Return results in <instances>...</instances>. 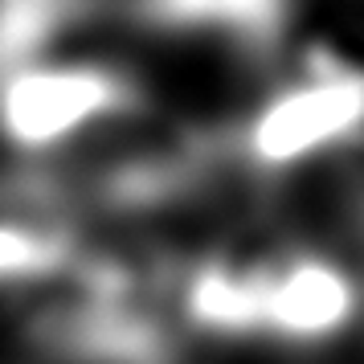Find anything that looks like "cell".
<instances>
[{"label":"cell","mask_w":364,"mask_h":364,"mask_svg":"<svg viewBox=\"0 0 364 364\" xmlns=\"http://www.w3.org/2000/svg\"><path fill=\"white\" fill-rule=\"evenodd\" d=\"M139 107L132 78L86 58H29L0 74V144L41 156Z\"/></svg>","instance_id":"1"},{"label":"cell","mask_w":364,"mask_h":364,"mask_svg":"<svg viewBox=\"0 0 364 364\" xmlns=\"http://www.w3.org/2000/svg\"><path fill=\"white\" fill-rule=\"evenodd\" d=\"M250 336L282 344H328L356 319L360 291L344 266L315 246L242 250Z\"/></svg>","instance_id":"2"},{"label":"cell","mask_w":364,"mask_h":364,"mask_svg":"<svg viewBox=\"0 0 364 364\" xmlns=\"http://www.w3.org/2000/svg\"><path fill=\"white\" fill-rule=\"evenodd\" d=\"M364 132V70L319 58L270 90L250 115L242 151L258 168H295Z\"/></svg>","instance_id":"3"},{"label":"cell","mask_w":364,"mask_h":364,"mask_svg":"<svg viewBox=\"0 0 364 364\" xmlns=\"http://www.w3.org/2000/svg\"><path fill=\"white\" fill-rule=\"evenodd\" d=\"M82 258L66 188L33 176L0 181V295L50 291Z\"/></svg>","instance_id":"4"},{"label":"cell","mask_w":364,"mask_h":364,"mask_svg":"<svg viewBox=\"0 0 364 364\" xmlns=\"http://www.w3.org/2000/svg\"><path fill=\"white\" fill-rule=\"evenodd\" d=\"M282 4L287 0H139L144 21L230 33H270L282 21Z\"/></svg>","instance_id":"5"}]
</instances>
